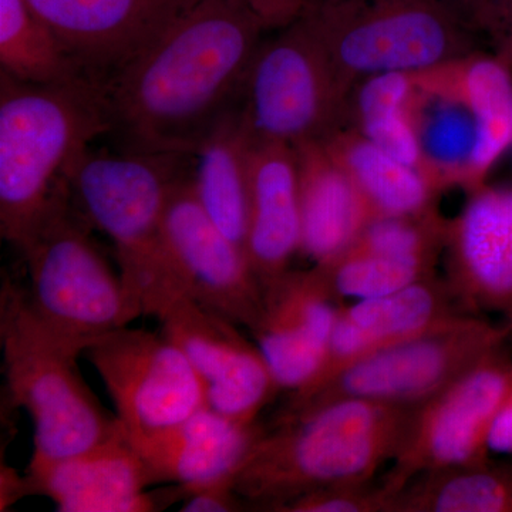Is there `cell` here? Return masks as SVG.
Segmentation results:
<instances>
[{
	"label": "cell",
	"mask_w": 512,
	"mask_h": 512,
	"mask_svg": "<svg viewBox=\"0 0 512 512\" xmlns=\"http://www.w3.org/2000/svg\"><path fill=\"white\" fill-rule=\"evenodd\" d=\"M423 107L412 73L377 74L353 89L348 126L416 168L441 194L446 188L424 148Z\"/></svg>",
	"instance_id": "24"
},
{
	"label": "cell",
	"mask_w": 512,
	"mask_h": 512,
	"mask_svg": "<svg viewBox=\"0 0 512 512\" xmlns=\"http://www.w3.org/2000/svg\"><path fill=\"white\" fill-rule=\"evenodd\" d=\"M315 268L340 301L379 298L436 275L433 266L356 247Z\"/></svg>",
	"instance_id": "28"
},
{
	"label": "cell",
	"mask_w": 512,
	"mask_h": 512,
	"mask_svg": "<svg viewBox=\"0 0 512 512\" xmlns=\"http://www.w3.org/2000/svg\"><path fill=\"white\" fill-rule=\"evenodd\" d=\"M264 430L258 421L239 423L204 407L168 429L127 436L154 483L184 485L192 493L217 481H234Z\"/></svg>",
	"instance_id": "20"
},
{
	"label": "cell",
	"mask_w": 512,
	"mask_h": 512,
	"mask_svg": "<svg viewBox=\"0 0 512 512\" xmlns=\"http://www.w3.org/2000/svg\"><path fill=\"white\" fill-rule=\"evenodd\" d=\"M512 315L490 322L457 313L392 346L363 357L318 389L291 396L275 417H289L345 399L417 407L507 348Z\"/></svg>",
	"instance_id": "8"
},
{
	"label": "cell",
	"mask_w": 512,
	"mask_h": 512,
	"mask_svg": "<svg viewBox=\"0 0 512 512\" xmlns=\"http://www.w3.org/2000/svg\"><path fill=\"white\" fill-rule=\"evenodd\" d=\"M457 313L466 312L444 278L437 275L389 295L343 305L318 373L311 383L292 393L302 396L312 392L357 360L413 338Z\"/></svg>",
	"instance_id": "18"
},
{
	"label": "cell",
	"mask_w": 512,
	"mask_h": 512,
	"mask_svg": "<svg viewBox=\"0 0 512 512\" xmlns=\"http://www.w3.org/2000/svg\"><path fill=\"white\" fill-rule=\"evenodd\" d=\"M448 288L471 315H512V185H481L448 220Z\"/></svg>",
	"instance_id": "15"
},
{
	"label": "cell",
	"mask_w": 512,
	"mask_h": 512,
	"mask_svg": "<svg viewBox=\"0 0 512 512\" xmlns=\"http://www.w3.org/2000/svg\"><path fill=\"white\" fill-rule=\"evenodd\" d=\"M26 478L30 494L46 495L63 512H153L188 497L180 484L148 491L156 483L124 427L84 453L28 470Z\"/></svg>",
	"instance_id": "16"
},
{
	"label": "cell",
	"mask_w": 512,
	"mask_h": 512,
	"mask_svg": "<svg viewBox=\"0 0 512 512\" xmlns=\"http://www.w3.org/2000/svg\"><path fill=\"white\" fill-rule=\"evenodd\" d=\"M0 510H8L19 498L30 495L28 478L18 476L16 471L2 464V478H0Z\"/></svg>",
	"instance_id": "33"
},
{
	"label": "cell",
	"mask_w": 512,
	"mask_h": 512,
	"mask_svg": "<svg viewBox=\"0 0 512 512\" xmlns=\"http://www.w3.org/2000/svg\"><path fill=\"white\" fill-rule=\"evenodd\" d=\"M96 83L130 63L195 0H26Z\"/></svg>",
	"instance_id": "14"
},
{
	"label": "cell",
	"mask_w": 512,
	"mask_h": 512,
	"mask_svg": "<svg viewBox=\"0 0 512 512\" xmlns=\"http://www.w3.org/2000/svg\"><path fill=\"white\" fill-rule=\"evenodd\" d=\"M343 303L318 269L286 271L265 286L252 338L281 390L302 389L316 376Z\"/></svg>",
	"instance_id": "17"
},
{
	"label": "cell",
	"mask_w": 512,
	"mask_h": 512,
	"mask_svg": "<svg viewBox=\"0 0 512 512\" xmlns=\"http://www.w3.org/2000/svg\"><path fill=\"white\" fill-rule=\"evenodd\" d=\"M64 177L19 245L28 268L26 299L37 319L87 350L126 328L143 306L94 244Z\"/></svg>",
	"instance_id": "6"
},
{
	"label": "cell",
	"mask_w": 512,
	"mask_h": 512,
	"mask_svg": "<svg viewBox=\"0 0 512 512\" xmlns=\"http://www.w3.org/2000/svg\"><path fill=\"white\" fill-rule=\"evenodd\" d=\"M426 99L450 104L474 124L467 191L487 184L495 163L512 148V69L488 50H477L413 72Z\"/></svg>",
	"instance_id": "19"
},
{
	"label": "cell",
	"mask_w": 512,
	"mask_h": 512,
	"mask_svg": "<svg viewBox=\"0 0 512 512\" xmlns=\"http://www.w3.org/2000/svg\"><path fill=\"white\" fill-rule=\"evenodd\" d=\"M128 436L168 429L207 406L197 370L163 333L121 328L87 348Z\"/></svg>",
	"instance_id": "11"
},
{
	"label": "cell",
	"mask_w": 512,
	"mask_h": 512,
	"mask_svg": "<svg viewBox=\"0 0 512 512\" xmlns=\"http://www.w3.org/2000/svg\"><path fill=\"white\" fill-rule=\"evenodd\" d=\"M393 495L382 480L369 483L335 485L303 494L276 512H390Z\"/></svg>",
	"instance_id": "29"
},
{
	"label": "cell",
	"mask_w": 512,
	"mask_h": 512,
	"mask_svg": "<svg viewBox=\"0 0 512 512\" xmlns=\"http://www.w3.org/2000/svg\"><path fill=\"white\" fill-rule=\"evenodd\" d=\"M187 154L84 150L63 177L77 211L113 242L120 274L144 315L157 312L178 292L163 237L165 208L188 174Z\"/></svg>",
	"instance_id": "4"
},
{
	"label": "cell",
	"mask_w": 512,
	"mask_h": 512,
	"mask_svg": "<svg viewBox=\"0 0 512 512\" xmlns=\"http://www.w3.org/2000/svg\"><path fill=\"white\" fill-rule=\"evenodd\" d=\"M251 144L235 109L202 138L191 156V183L198 201L245 254L251 208Z\"/></svg>",
	"instance_id": "23"
},
{
	"label": "cell",
	"mask_w": 512,
	"mask_h": 512,
	"mask_svg": "<svg viewBox=\"0 0 512 512\" xmlns=\"http://www.w3.org/2000/svg\"><path fill=\"white\" fill-rule=\"evenodd\" d=\"M275 29L288 25L301 10L302 0H259Z\"/></svg>",
	"instance_id": "34"
},
{
	"label": "cell",
	"mask_w": 512,
	"mask_h": 512,
	"mask_svg": "<svg viewBox=\"0 0 512 512\" xmlns=\"http://www.w3.org/2000/svg\"><path fill=\"white\" fill-rule=\"evenodd\" d=\"M301 197V252L316 264L342 254L370 221L372 208L322 141L295 147Z\"/></svg>",
	"instance_id": "22"
},
{
	"label": "cell",
	"mask_w": 512,
	"mask_h": 512,
	"mask_svg": "<svg viewBox=\"0 0 512 512\" xmlns=\"http://www.w3.org/2000/svg\"><path fill=\"white\" fill-rule=\"evenodd\" d=\"M488 447L491 453L512 457V389L495 416L488 437Z\"/></svg>",
	"instance_id": "32"
},
{
	"label": "cell",
	"mask_w": 512,
	"mask_h": 512,
	"mask_svg": "<svg viewBox=\"0 0 512 512\" xmlns=\"http://www.w3.org/2000/svg\"><path fill=\"white\" fill-rule=\"evenodd\" d=\"M234 487V481L221 480L192 491L181 504V512H238L248 511Z\"/></svg>",
	"instance_id": "31"
},
{
	"label": "cell",
	"mask_w": 512,
	"mask_h": 512,
	"mask_svg": "<svg viewBox=\"0 0 512 512\" xmlns=\"http://www.w3.org/2000/svg\"><path fill=\"white\" fill-rule=\"evenodd\" d=\"M156 318L161 333L183 350L200 375L207 406L239 423H256L281 390L258 345L234 322L185 292L175 293Z\"/></svg>",
	"instance_id": "13"
},
{
	"label": "cell",
	"mask_w": 512,
	"mask_h": 512,
	"mask_svg": "<svg viewBox=\"0 0 512 512\" xmlns=\"http://www.w3.org/2000/svg\"><path fill=\"white\" fill-rule=\"evenodd\" d=\"M274 29L259 0H195L103 84L110 133L123 150L191 156L237 109Z\"/></svg>",
	"instance_id": "1"
},
{
	"label": "cell",
	"mask_w": 512,
	"mask_h": 512,
	"mask_svg": "<svg viewBox=\"0 0 512 512\" xmlns=\"http://www.w3.org/2000/svg\"><path fill=\"white\" fill-rule=\"evenodd\" d=\"M485 49L512 69V0H450Z\"/></svg>",
	"instance_id": "30"
},
{
	"label": "cell",
	"mask_w": 512,
	"mask_h": 512,
	"mask_svg": "<svg viewBox=\"0 0 512 512\" xmlns=\"http://www.w3.org/2000/svg\"><path fill=\"white\" fill-rule=\"evenodd\" d=\"M110 133L103 84H33L0 72V235L16 249L67 167Z\"/></svg>",
	"instance_id": "3"
},
{
	"label": "cell",
	"mask_w": 512,
	"mask_h": 512,
	"mask_svg": "<svg viewBox=\"0 0 512 512\" xmlns=\"http://www.w3.org/2000/svg\"><path fill=\"white\" fill-rule=\"evenodd\" d=\"M0 345L6 399L35 424L36 470L99 446L123 430L80 375L79 343L46 328L30 309L25 286L3 276L0 288Z\"/></svg>",
	"instance_id": "5"
},
{
	"label": "cell",
	"mask_w": 512,
	"mask_h": 512,
	"mask_svg": "<svg viewBox=\"0 0 512 512\" xmlns=\"http://www.w3.org/2000/svg\"><path fill=\"white\" fill-rule=\"evenodd\" d=\"M298 16L350 93L367 77L420 72L485 49L450 0H302Z\"/></svg>",
	"instance_id": "7"
},
{
	"label": "cell",
	"mask_w": 512,
	"mask_h": 512,
	"mask_svg": "<svg viewBox=\"0 0 512 512\" xmlns=\"http://www.w3.org/2000/svg\"><path fill=\"white\" fill-rule=\"evenodd\" d=\"M163 237L183 291L251 332L264 309V286L247 254L202 208L192 187L191 170L171 192Z\"/></svg>",
	"instance_id": "12"
},
{
	"label": "cell",
	"mask_w": 512,
	"mask_h": 512,
	"mask_svg": "<svg viewBox=\"0 0 512 512\" xmlns=\"http://www.w3.org/2000/svg\"><path fill=\"white\" fill-rule=\"evenodd\" d=\"M0 66L20 82H94L26 0H0Z\"/></svg>",
	"instance_id": "27"
},
{
	"label": "cell",
	"mask_w": 512,
	"mask_h": 512,
	"mask_svg": "<svg viewBox=\"0 0 512 512\" xmlns=\"http://www.w3.org/2000/svg\"><path fill=\"white\" fill-rule=\"evenodd\" d=\"M298 154L281 143L251 144L247 255L262 286L289 271L301 252Z\"/></svg>",
	"instance_id": "21"
},
{
	"label": "cell",
	"mask_w": 512,
	"mask_h": 512,
	"mask_svg": "<svg viewBox=\"0 0 512 512\" xmlns=\"http://www.w3.org/2000/svg\"><path fill=\"white\" fill-rule=\"evenodd\" d=\"M366 198L376 218L419 214L437 207L440 192L416 168L387 153L355 127L323 141Z\"/></svg>",
	"instance_id": "25"
},
{
	"label": "cell",
	"mask_w": 512,
	"mask_h": 512,
	"mask_svg": "<svg viewBox=\"0 0 512 512\" xmlns=\"http://www.w3.org/2000/svg\"><path fill=\"white\" fill-rule=\"evenodd\" d=\"M511 389L507 346L414 407L393 466L382 477L386 490L394 498L420 474L488 460L491 427Z\"/></svg>",
	"instance_id": "10"
},
{
	"label": "cell",
	"mask_w": 512,
	"mask_h": 512,
	"mask_svg": "<svg viewBox=\"0 0 512 512\" xmlns=\"http://www.w3.org/2000/svg\"><path fill=\"white\" fill-rule=\"evenodd\" d=\"M262 40L237 106L251 143L298 147L348 126L352 93L301 16Z\"/></svg>",
	"instance_id": "9"
},
{
	"label": "cell",
	"mask_w": 512,
	"mask_h": 512,
	"mask_svg": "<svg viewBox=\"0 0 512 512\" xmlns=\"http://www.w3.org/2000/svg\"><path fill=\"white\" fill-rule=\"evenodd\" d=\"M414 407L345 399L275 417L234 478L252 511L279 507L319 488L369 483L393 461Z\"/></svg>",
	"instance_id": "2"
},
{
	"label": "cell",
	"mask_w": 512,
	"mask_h": 512,
	"mask_svg": "<svg viewBox=\"0 0 512 512\" xmlns=\"http://www.w3.org/2000/svg\"><path fill=\"white\" fill-rule=\"evenodd\" d=\"M390 512H512V463L430 471L394 495Z\"/></svg>",
	"instance_id": "26"
}]
</instances>
